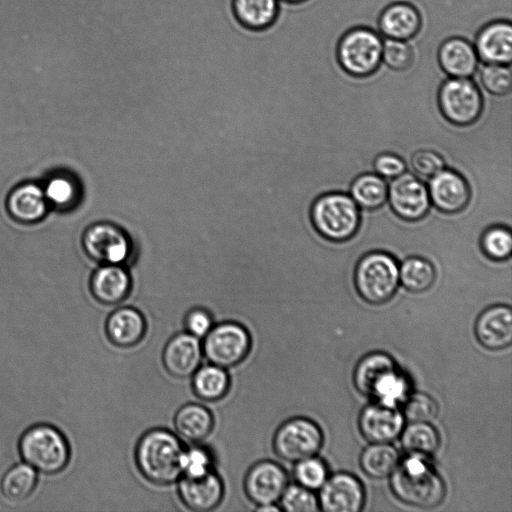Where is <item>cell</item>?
I'll return each instance as SVG.
<instances>
[{
  "mask_svg": "<svg viewBox=\"0 0 512 512\" xmlns=\"http://www.w3.org/2000/svg\"><path fill=\"white\" fill-rule=\"evenodd\" d=\"M212 412L199 403L181 406L174 416L177 433L185 440L198 443L207 438L214 428Z\"/></svg>",
  "mask_w": 512,
  "mask_h": 512,
  "instance_id": "cell-26",
  "label": "cell"
},
{
  "mask_svg": "<svg viewBox=\"0 0 512 512\" xmlns=\"http://www.w3.org/2000/svg\"><path fill=\"white\" fill-rule=\"evenodd\" d=\"M437 61L448 77L457 78H471L480 63L473 43L460 36L449 37L440 44Z\"/></svg>",
  "mask_w": 512,
  "mask_h": 512,
  "instance_id": "cell-22",
  "label": "cell"
},
{
  "mask_svg": "<svg viewBox=\"0 0 512 512\" xmlns=\"http://www.w3.org/2000/svg\"><path fill=\"white\" fill-rule=\"evenodd\" d=\"M350 196L359 207L373 211L385 204L388 185L377 173H363L352 181Z\"/></svg>",
  "mask_w": 512,
  "mask_h": 512,
  "instance_id": "cell-29",
  "label": "cell"
},
{
  "mask_svg": "<svg viewBox=\"0 0 512 512\" xmlns=\"http://www.w3.org/2000/svg\"><path fill=\"white\" fill-rule=\"evenodd\" d=\"M479 77L482 86L492 95L504 96L511 91L512 74L509 65L484 63Z\"/></svg>",
  "mask_w": 512,
  "mask_h": 512,
  "instance_id": "cell-41",
  "label": "cell"
},
{
  "mask_svg": "<svg viewBox=\"0 0 512 512\" xmlns=\"http://www.w3.org/2000/svg\"><path fill=\"white\" fill-rule=\"evenodd\" d=\"M9 213L23 223L41 220L48 208L44 190L35 183H24L15 188L7 200Z\"/></svg>",
  "mask_w": 512,
  "mask_h": 512,
  "instance_id": "cell-25",
  "label": "cell"
},
{
  "mask_svg": "<svg viewBox=\"0 0 512 512\" xmlns=\"http://www.w3.org/2000/svg\"><path fill=\"white\" fill-rule=\"evenodd\" d=\"M401 445L409 454L420 457L432 456L439 448L440 436L430 422H410L400 434Z\"/></svg>",
  "mask_w": 512,
  "mask_h": 512,
  "instance_id": "cell-30",
  "label": "cell"
},
{
  "mask_svg": "<svg viewBox=\"0 0 512 512\" xmlns=\"http://www.w3.org/2000/svg\"><path fill=\"white\" fill-rule=\"evenodd\" d=\"M373 168L381 177L394 179L405 172L406 163L397 154L383 152L375 157Z\"/></svg>",
  "mask_w": 512,
  "mask_h": 512,
  "instance_id": "cell-44",
  "label": "cell"
},
{
  "mask_svg": "<svg viewBox=\"0 0 512 512\" xmlns=\"http://www.w3.org/2000/svg\"><path fill=\"white\" fill-rule=\"evenodd\" d=\"M387 199L393 213L407 222L423 219L431 207L427 186L411 173L404 172L391 181Z\"/></svg>",
  "mask_w": 512,
  "mask_h": 512,
  "instance_id": "cell-12",
  "label": "cell"
},
{
  "mask_svg": "<svg viewBox=\"0 0 512 512\" xmlns=\"http://www.w3.org/2000/svg\"><path fill=\"white\" fill-rule=\"evenodd\" d=\"M213 316L204 307L195 306L187 311L184 326L187 333L201 339L213 327Z\"/></svg>",
  "mask_w": 512,
  "mask_h": 512,
  "instance_id": "cell-43",
  "label": "cell"
},
{
  "mask_svg": "<svg viewBox=\"0 0 512 512\" xmlns=\"http://www.w3.org/2000/svg\"><path fill=\"white\" fill-rule=\"evenodd\" d=\"M438 411V404L433 397L424 392H416L404 400L402 415L409 422H431Z\"/></svg>",
  "mask_w": 512,
  "mask_h": 512,
  "instance_id": "cell-38",
  "label": "cell"
},
{
  "mask_svg": "<svg viewBox=\"0 0 512 512\" xmlns=\"http://www.w3.org/2000/svg\"><path fill=\"white\" fill-rule=\"evenodd\" d=\"M183 445L179 437L165 428L146 431L137 441L134 459L140 474L156 485H168L181 477Z\"/></svg>",
  "mask_w": 512,
  "mask_h": 512,
  "instance_id": "cell-1",
  "label": "cell"
},
{
  "mask_svg": "<svg viewBox=\"0 0 512 512\" xmlns=\"http://www.w3.org/2000/svg\"><path fill=\"white\" fill-rule=\"evenodd\" d=\"M19 452L26 464L45 474L62 471L70 458L65 437L46 424L35 425L24 432L19 441Z\"/></svg>",
  "mask_w": 512,
  "mask_h": 512,
  "instance_id": "cell-7",
  "label": "cell"
},
{
  "mask_svg": "<svg viewBox=\"0 0 512 512\" xmlns=\"http://www.w3.org/2000/svg\"><path fill=\"white\" fill-rule=\"evenodd\" d=\"M399 264L388 252L363 255L354 270V285L360 298L371 305L390 301L399 287Z\"/></svg>",
  "mask_w": 512,
  "mask_h": 512,
  "instance_id": "cell-5",
  "label": "cell"
},
{
  "mask_svg": "<svg viewBox=\"0 0 512 512\" xmlns=\"http://www.w3.org/2000/svg\"><path fill=\"white\" fill-rule=\"evenodd\" d=\"M147 323L140 310L133 306H120L107 317L105 332L109 341L120 348H130L142 341Z\"/></svg>",
  "mask_w": 512,
  "mask_h": 512,
  "instance_id": "cell-24",
  "label": "cell"
},
{
  "mask_svg": "<svg viewBox=\"0 0 512 512\" xmlns=\"http://www.w3.org/2000/svg\"><path fill=\"white\" fill-rule=\"evenodd\" d=\"M85 255L98 265H126L133 253V244L126 231L111 221L90 223L82 234Z\"/></svg>",
  "mask_w": 512,
  "mask_h": 512,
  "instance_id": "cell-8",
  "label": "cell"
},
{
  "mask_svg": "<svg viewBox=\"0 0 512 512\" xmlns=\"http://www.w3.org/2000/svg\"><path fill=\"white\" fill-rule=\"evenodd\" d=\"M178 496L188 509L197 512L214 510L224 497V483L213 470L201 477H184L178 480Z\"/></svg>",
  "mask_w": 512,
  "mask_h": 512,
  "instance_id": "cell-19",
  "label": "cell"
},
{
  "mask_svg": "<svg viewBox=\"0 0 512 512\" xmlns=\"http://www.w3.org/2000/svg\"><path fill=\"white\" fill-rule=\"evenodd\" d=\"M479 244L486 257L495 262H503L510 258L512 252L511 231L506 226L493 225L481 234Z\"/></svg>",
  "mask_w": 512,
  "mask_h": 512,
  "instance_id": "cell-35",
  "label": "cell"
},
{
  "mask_svg": "<svg viewBox=\"0 0 512 512\" xmlns=\"http://www.w3.org/2000/svg\"><path fill=\"white\" fill-rule=\"evenodd\" d=\"M237 19L250 29H262L276 19L279 0H233Z\"/></svg>",
  "mask_w": 512,
  "mask_h": 512,
  "instance_id": "cell-32",
  "label": "cell"
},
{
  "mask_svg": "<svg viewBox=\"0 0 512 512\" xmlns=\"http://www.w3.org/2000/svg\"><path fill=\"white\" fill-rule=\"evenodd\" d=\"M383 42L381 34L372 28L357 26L349 29L336 46L339 66L356 78L373 75L382 64Z\"/></svg>",
  "mask_w": 512,
  "mask_h": 512,
  "instance_id": "cell-6",
  "label": "cell"
},
{
  "mask_svg": "<svg viewBox=\"0 0 512 512\" xmlns=\"http://www.w3.org/2000/svg\"><path fill=\"white\" fill-rule=\"evenodd\" d=\"M43 190L48 203L60 209L75 207L83 195L80 182L70 175L53 176Z\"/></svg>",
  "mask_w": 512,
  "mask_h": 512,
  "instance_id": "cell-34",
  "label": "cell"
},
{
  "mask_svg": "<svg viewBox=\"0 0 512 512\" xmlns=\"http://www.w3.org/2000/svg\"><path fill=\"white\" fill-rule=\"evenodd\" d=\"M318 502L325 512H359L365 503V490L356 476L339 472L320 487Z\"/></svg>",
  "mask_w": 512,
  "mask_h": 512,
  "instance_id": "cell-14",
  "label": "cell"
},
{
  "mask_svg": "<svg viewBox=\"0 0 512 512\" xmlns=\"http://www.w3.org/2000/svg\"><path fill=\"white\" fill-rule=\"evenodd\" d=\"M390 476L391 491L406 505L431 509L445 498L443 479L424 457L409 455Z\"/></svg>",
  "mask_w": 512,
  "mask_h": 512,
  "instance_id": "cell-2",
  "label": "cell"
},
{
  "mask_svg": "<svg viewBox=\"0 0 512 512\" xmlns=\"http://www.w3.org/2000/svg\"><path fill=\"white\" fill-rule=\"evenodd\" d=\"M428 192L433 206L449 215L463 211L471 199L467 180L452 169H443L431 177Z\"/></svg>",
  "mask_w": 512,
  "mask_h": 512,
  "instance_id": "cell-15",
  "label": "cell"
},
{
  "mask_svg": "<svg viewBox=\"0 0 512 512\" xmlns=\"http://www.w3.org/2000/svg\"><path fill=\"white\" fill-rule=\"evenodd\" d=\"M475 336L479 344L491 351L503 350L512 342V310L507 305H494L478 316Z\"/></svg>",
  "mask_w": 512,
  "mask_h": 512,
  "instance_id": "cell-21",
  "label": "cell"
},
{
  "mask_svg": "<svg viewBox=\"0 0 512 512\" xmlns=\"http://www.w3.org/2000/svg\"><path fill=\"white\" fill-rule=\"evenodd\" d=\"M279 1L288 3V4L298 5V4H302V3L306 2L307 0H279Z\"/></svg>",
  "mask_w": 512,
  "mask_h": 512,
  "instance_id": "cell-45",
  "label": "cell"
},
{
  "mask_svg": "<svg viewBox=\"0 0 512 512\" xmlns=\"http://www.w3.org/2000/svg\"><path fill=\"white\" fill-rule=\"evenodd\" d=\"M437 103L442 116L455 126H469L480 117L483 97L470 78L448 77L437 93Z\"/></svg>",
  "mask_w": 512,
  "mask_h": 512,
  "instance_id": "cell-9",
  "label": "cell"
},
{
  "mask_svg": "<svg viewBox=\"0 0 512 512\" xmlns=\"http://www.w3.org/2000/svg\"><path fill=\"white\" fill-rule=\"evenodd\" d=\"M288 486L285 469L275 461L261 460L246 472L243 488L255 506L274 505Z\"/></svg>",
  "mask_w": 512,
  "mask_h": 512,
  "instance_id": "cell-13",
  "label": "cell"
},
{
  "mask_svg": "<svg viewBox=\"0 0 512 512\" xmlns=\"http://www.w3.org/2000/svg\"><path fill=\"white\" fill-rule=\"evenodd\" d=\"M202 357V342L186 331L172 336L162 352L164 368L175 378L191 377L200 366Z\"/></svg>",
  "mask_w": 512,
  "mask_h": 512,
  "instance_id": "cell-18",
  "label": "cell"
},
{
  "mask_svg": "<svg viewBox=\"0 0 512 512\" xmlns=\"http://www.w3.org/2000/svg\"><path fill=\"white\" fill-rule=\"evenodd\" d=\"M294 477L297 484L313 491L324 484L328 469L325 462L315 455L295 463Z\"/></svg>",
  "mask_w": 512,
  "mask_h": 512,
  "instance_id": "cell-39",
  "label": "cell"
},
{
  "mask_svg": "<svg viewBox=\"0 0 512 512\" xmlns=\"http://www.w3.org/2000/svg\"><path fill=\"white\" fill-rule=\"evenodd\" d=\"M404 420L397 407L375 402L361 410L358 427L370 443H390L400 436Z\"/></svg>",
  "mask_w": 512,
  "mask_h": 512,
  "instance_id": "cell-16",
  "label": "cell"
},
{
  "mask_svg": "<svg viewBox=\"0 0 512 512\" xmlns=\"http://www.w3.org/2000/svg\"><path fill=\"white\" fill-rule=\"evenodd\" d=\"M191 377L194 394L207 402L221 400L230 389L231 379L227 370L212 363L199 366Z\"/></svg>",
  "mask_w": 512,
  "mask_h": 512,
  "instance_id": "cell-27",
  "label": "cell"
},
{
  "mask_svg": "<svg viewBox=\"0 0 512 512\" xmlns=\"http://www.w3.org/2000/svg\"><path fill=\"white\" fill-rule=\"evenodd\" d=\"M214 458L204 446L194 444L184 448L180 458L181 476L201 477L213 471Z\"/></svg>",
  "mask_w": 512,
  "mask_h": 512,
  "instance_id": "cell-36",
  "label": "cell"
},
{
  "mask_svg": "<svg viewBox=\"0 0 512 512\" xmlns=\"http://www.w3.org/2000/svg\"><path fill=\"white\" fill-rule=\"evenodd\" d=\"M415 54L408 41L384 39L382 63L396 72H404L413 65Z\"/></svg>",
  "mask_w": 512,
  "mask_h": 512,
  "instance_id": "cell-40",
  "label": "cell"
},
{
  "mask_svg": "<svg viewBox=\"0 0 512 512\" xmlns=\"http://www.w3.org/2000/svg\"><path fill=\"white\" fill-rule=\"evenodd\" d=\"M309 217L315 231L334 243L352 239L361 221L358 205L343 192H328L317 197L309 208Z\"/></svg>",
  "mask_w": 512,
  "mask_h": 512,
  "instance_id": "cell-4",
  "label": "cell"
},
{
  "mask_svg": "<svg viewBox=\"0 0 512 512\" xmlns=\"http://www.w3.org/2000/svg\"><path fill=\"white\" fill-rule=\"evenodd\" d=\"M278 502L280 510L286 512H316L320 509L313 491L299 484H288Z\"/></svg>",
  "mask_w": 512,
  "mask_h": 512,
  "instance_id": "cell-37",
  "label": "cell"
},
{
  "mask_svg": "<svg viewBox=\"0 0 512 512\" xmlns=\"http://www.w3.org/2000/svg\"><path fill=\"white\" fill-rule=\"evenodd\" d=\"M410 163L414 172L422 178H431L445 167L444 158L431 149L415 151L411 156Z\"/></svg>",
  "mask_w": 512,
  "mask_h": 512,
  "instance_id": "cell-42",
  "label": "cell"
},
{
  "mask_svg": "<svg viewBox=\"0 0 512 512\" xmlns=\"http://www.w3.org/2000/svg\"><path fill=\"white\" fill-rule=\"evenodd\" d=\"M377 25L384 39L409 41L419 33L422 17L414 5L408 2H395L381 11Z\"/></svg>",
  "mask_w": 512,
  "mask_h": 512,
  "instance_id": "cell-23",
  "label": "cell"
},
{
  "mask_svg": "<svg viewBox=\"0 0 512 512\" xmlns=\"http://www.w3.org/2000/svg\"><path fill=\"white\" fill-rule=\"evenodd\" d=\"M362 471L373 479L390 476L400 463L397 449L389 443H371L359 459Z\"/></svg>",
  "mask_w": 512,
  "mask_h": 512,
  "instance_id": "cell-28",
  "label": "cell"
},
{
  "mask_svg": "<svg viewBox=\"0 0 512 512\" xmlns=\"http://www.w3.org/2000/svg\"><path fill=\"white\" fill-rule=\"evenodd\" d=\"M483 63L509 65L512 60V24L509 20H495L482 26L473 43Z\"/></svg>",
  "mask_w": 512,
  "mask_h": 512,
  "instance_id": "cell-20",
  "label": "cell"
},
{
  "mask_svg": "<svg viewBox=\"0 0 512 512\" xmlns=\"http://www.w3.org/2000/svg\"><path fill=\"white\" fill-rule=\"evenodd\" d=\"M37 475L28 464H18L10 468L1 480V491L10 501L27 499L35 490Z\"/></svg>",
  "mask_w": 512,
  "mask_h": 512,
  "instance_id": "cell-33",
  "label": "cell"
},
{
  "mask_svg": "<svg viewBox=\"0 0 512 512\" xmlns=\"http://www.w3.org/2000/svg\"><path fill=\"white\" fill-rule=\"evenodd\" d=\"M353 382L359 393L376 402L395 406L408 396L409 384L393 358L384 352L365 355L357 363Z\"/></svg>",
  "mask_w": 512,
  "mask_h": 512,
  "instance_id": "cell-3",
  "label": "cell"
},
{
  "mask_svg": "<svg viewBox=\"0 0 512 512\" xmlns=\"http://www.w3.org/2000/svg\"><path fill=\"white\" fill-rule=\"evenodd\" d=\"M251 349V336L242 324L224 321L203 337L202 351L209 363L225 369L240 364Z\"/></svg>",
  "mask_w": 512,
  "mask_h": 512,
  "instance_id": "cell-10",
  "label": "cell"
},
{
  "mask_svg": "<svg viewBox=\"0 0 512 512\" xmlns=\"http://www.w3.org/2000/svg\"><path fill=\"white\" fill-rule=\"evenodd\" d=\"M436 271L431 261L420 256H409L399 266V281L411 293H423L434 284Z\"/></svg>",
  "mask_w": 512,
  "mask_h": 512,
  "instance_id": "cell-31",
  "label": "cell"
},
{
  "mask_svg": "<svg viewBox=\"0 0 512 512\" xmlns=\"http://www.w3.org/2000/svg\"><path fill=\"white\" fill-rule=\"evenodd\" d=\"M131 287V277L124 265H98L91 272L90 292L103 305L122 304L129 297Z\"/></svg>",
  "mask_w": 512,
  "mask_h": 512,
  "instance_id": "cell-17",
  "label": "cell"
},
{
  "mask_svg": "<svg viewBox=\"0 0 512 512\" xmlns=\"http://www.w3.org/2000/svg\"><path fill=\"white\" fill-rule=\"evenodd\" d=\"M321 428L311 419L294 417L283 422L273 436V449L284 461L296 463L315 456L323 445Z\"/></svg>",
  "mask_w": 512,
  "mask_h": 512,
  "instance_id": "cell-11",
  "label": "cell"
}]
</instances>
